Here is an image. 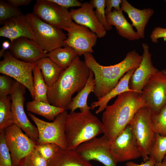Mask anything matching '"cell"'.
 <instances>
[{
    "instance_id": "cell-48",
    "label": "cell",
    "mask_w": 166,
    "mask_h": 166,
    "mask_svg": "<svg viewBox=\"0 0 166 166\" xmlns=\"http://www.w3.org/2000/svg\"><path fill=\"white\" fill-rule=\"evenodd\" d=\"M165 91H166V89H165Z\"/></svg>"
},
{
    "instance_id": "cell-24",
    "label": "cell",
    "mask_w": 166,
    "mask_h": 166,
    "mask_svg": "<svg viewBox=\"0 0 166 166\" xmlns=\"http://www.w3.org/2000/svg\"><path fill=\"white\" fill-rule=\"evenodd\" d=\"M95 85V81L93 73L91 70L86 82L83 88L74 97L67 108L70 112L75 111L79 109L80 112L90 110L91 107L88 106L87 101L89 94L93 92Z\"/></svg>"
},
{
    "instance_id": "cell-40",
    "label": "cell",
    "mask_w": 166,
    "mask_h": 166,
    "mask_svg": "<svg viewBox=\"0 0 166 166\" xmlns=\"http://www.w3.org/2000/svg\"><path fill=\"white\" fill-rule=\"evenodd\" d=\"M121 0H105V11L106 16L112 11V8H113L114 10L117 11L121 10Z\"/></svg>"
},
{
    "instance_id": "cell-8",
    "label": "cell",
    "mask_w": 166,
    "mask_h": 166,
    "mask_svg": "<svg viewBox=\"0 0 166 166\" xmlns=\"http://www.w3.org/2000/svg\"><path fill=\"white\" fill-rule=\"evenodd\" d=\"M0 62V73L12 78L24 86L34 98L33 70L36 63L27 62L18 59L7 51Z\"/></svg>"
},
{
    "instance_id": "cell-35",
    "label": "cell",
    "mask_w": 166,
    "mask_h": 166,
    "mask_svg": "<svg viewBox=\"0 0 166 166\" xmlns=\"http://www.w3.org/2000/svg\"><path fill=\"white\" fill-rule=\"evenodd\" d=\"M59 147L52 143L36 144L35 149L39 153L48 161L57 152Z\"/></svg>"
},
{
    "instance_id": "cell-33",
    "label": "cell",
    "mask_w": 166,
    "mask_h": 166,
    "mask_svg": "<svg viewBox=\"0 0 166 166\" xmlns=\"http://www.w3.org/2000/svg\"><path fill=\"white\" fill-rule=\"evenodd\" d=\"M105 0H91L89 3L95 9V14L100 23L106 30H110L112 26L108 22L105 14Z\"/></svg>"
},
{
    "instance_id": "cell-18",
    "label": "cell",
    "mask_w": 166,
    "mask_h": 166,
    "mask_svg": "<svg viewBox=\"0 0 166 166\" xmlns=\"http://www.w3.org/2000/svg\"><path fill=\"white\" fill-rule=\"evenodd\" d=\"M70 13L72 20L78 25L84 26L95 33L98 38L105 36L106 30L98 21L89 3L85 2L77 9L72 8Z\"/></svg>"
},
{
    "instance_id": "cell-43",
    "label": "cell",
    "mask_w": 166,
    "mask_h": 166,
    "mask_svg": "<svg viewBox=\"0 0 166 166\" xmlns=\"http://www.w3.org/2000/svg\"><path fill=\"white\" fill-rule=\"evenodd\" d=\"M10 46V43L8 41H4L2 45V48L0 51V57H3L4 53L6 50L9 49Z\"/></svg>"
},
{
    "instance_id": "cell-19",
    "label": "cell",
    "mask_w": 166,
    "mask_h": 166,
    "mask_svg": "<svg viewBox=\"0 0 166 166\" xmlns=\"http://www.w3.org/2000/svg\"><path fill=\"white\" fill-rule=\"evenodd\" d=\"M0 36L9 39L10 43L21 37L34 39L33 30L26 15L23 14L6 22L0 28Z\"/></svg>"
},
{
    "instance_id": "cell-9",
    "label": "cell",
    "mask_w": 166,
    "mask_h": 166,
    "mask_svg": "<svg viewBox=\"0 0 166 166\" xmlns=\"http://www.w3.org/2000/svg\"><path fill=\"white\" fill-rule=\"evenodd\" d=\"M4 136L13 166H19L22 160L31 153L37 144L14 124L5 129Z\"/></svg>"
},
{
    "instance_id": "cell-34",
    "label": "cell",
    "mask_w": 166,
    "mask_h": 166,
    "mask_svg": "<svg viewBox=\"0 0 166 166\" xmlns=\"http://www.w3.org/2000/svg\"><path fill=\"white\" fill-rule=\"evenodd\" d=\"M5 130L0 131V166H13L10 154L5 140Z\"/></svg>"
},
{
    "instance_id": "cell-41",
    "label": "cell",
    "mask_w": 166,
    "mask_h": 166,
    "mask_svg": "<svg viewBox=\"0 0 166 166\" xmlns=\"http://www.w3.org/2000/svg\"><path fill=\"white\" fill-rule=\"evenodd\" d=\"M156 160L152 157H149V159L144 163L139 164L132 161H128L125 164L126 166H155Z\"/></svg>"
},
{
    "instance_id": "cell-47",
    "label": "cell",
    "mask_w": 166,
    "mask_h": 166,
    "mask_svg": "<svg viewBox=\"0 0 166 166\" xmlns=\"http://www.w3.org/2000/svg\"><path fill=\"white\" fill-rule=\"evenodd\" d=\"M163 160H165V161H166V155L165 156V157H164V158Z\"/></svg>"
},
{
    "instance_id": "cell-36",
    "label": "cell",
    "mask_w": 166,
    "mask_h": 166,
    "mask_svg": "<svg viewBox=\"0 0 166 166\" xmlns=\"http://www.w3.org/2000/svg\"><path fill=\"white\" fill-rule=\"evenodd\" d=\"M13 82L10 77L7 76H0V96L10 95L12 92Z\"/></svg>"
},
{
    "instance_id": "cell-7",
    "label": "cell",
    "mask_w": 166,
    "mask_h": 166,
    "mask_svg": "<svg viewBox=\"0 0 166 166\" xmlns=\"http://www.w3.org/2000/svg\"><path fill=\"white\" fill-rule=\"evenodd\" d=\"M66 110L60 113L52 122L39 119L31 113L28 114L36 125L38 137L37 144L52 143L63 149L67 148L65 134V124L68 114Z\"/></svg>"
},
{
    "instance_id": "cell-4",
    "label": "cell",
    "mask_w": 166,
    "mask_h": 166,
    "mask_svg": "<svg viewBox=\"0 0 166 166\" xmlns=\"http://www.w3.org/2000/svg\"><path fill=\"white\" fill-rule=\"evenodd\" d=\"M65 131L67 148L73 150L104 132L102 122L90 110L68 113Z\"/></svg>"
},
{
    "instance_id": "cell-37",
    "label": "cell",
    "mask_w": 166,
    "mask_h": 166,
    "mask_svg": "<svg viewBox=\"0 0 166 166\" xmlns=\"http://www.w3.org/2000/svg\"><path fill=\"white\" fill-rule=\"evenodd\" d=\"M30 156L32 166H48V161L35 148L30 154Z\"/></svg>"
},
{
    "instance_id": "cell-3",
    "label": "cell",
    "mask_w": 166,
    "mask_h": 166,
    "mask_svg": "<svg viewBox=\"0 0 166 166\" xmlns=\"http://www.w3.org/2000/svg\"><path fill=\"white\" fill-rule=\"evenodd\" d=\"M90 70L85 61L77 56L70 65L62 71L55 83L48 88L49 103L66 110L73 95L85 86Z\"/></svg>"
},
{
    "instance_id": "cell-29",
    "label": "cell",
    "mask_w": 166,
    "mask_h": 166,
    "mask_svg": "<svg viewBox=\"0 0 166 166\" xmlns=\"http://www.w3.org/2000/svg\"><path fill=\"white\" fill-rule=\"evenodd\" d=\"M10 96H0V131L14 124Z\"/></svg>"
},
{
    "instance_id": "cell-22",
    "label": "cell",
    "mask_w": 166,
    "mask_h": 166,
    "mask_svg": "<svg viewBox=\"0 0 166 166\" xmlns=\"http://www.w3.org/2000/svg\"><path fill=\"white\" fill-rule=\"evenodd\" d=\"M136 69L129 70L121 77L115 88L105 96L92 103L91 107L92 109L98 108L95 112L96 114L104 111L109 101L112 98L124 92L132 91L129 88V82L132 75Z\"/></svg>"
},
{
    "instance_id": "cell-1",
    "label": "cell",
    "mask_w": 166,
    "mask_h": 166,
    "mask_svg": "<svg viewBox=\"0 0 166 166\" xmlns=\"http://www.w3.org/2000/svg\"><path fill=\"white\" fill-rule=\"evenodd\" d=\"M140 93L131 91L118 96L114 103L107 105L102 118L104 134L113 141L128 125L137 111L146 105Z\"/></svg>"
},
{
    "instance_id": "cell-39",
    "label": "cell",
    "mask_w": 166,
    "mask_h": 166,
    "mask_svg": "<svg viewBox=\"0 0 166 166\" xmlns=\"http://www.w3.org/2000/svg\"><path fill=\"white\" fill-rule=\"evenodd\" d=\"M150 37L151 41L154 43H158L160 38H166V28L159 26L155 27L152 31Z\"/></svg>"
},
{
    "instance_id": "cell-20",
    "label": "cell",
    "mask_w": 166,
    "mask_h": 166,
    "mask_svg": "<svg viewBox=\"0 0 166 166\" xmlns=\"http://www.w3.org/2000/svg\"><path fill=\"white\" fill-rule=\"evenodd\" d=\"M121 6L122 10L128 14L140 38H144L145 27L154 13L153 10L151 8L139 9L126 0H121Z\"/></svg>"
},
{
    "instance_id": "cell-5",
    "label": "cell",
    "mask_w": 166,
    "mask_h": 166,
    "mask_svg": "<svg viewBox=\"0 0 166 166\" xmlns=\"http://www.w3.org/2000/svg\"><path fill=\"white\" fill-rule=\"evenodd\" d=\"M26 16L34 32V41L43 50L48 53L66 45L67 34L62 30L44 22L33 13Z\"/></svg>"
},
{
    "instance_id": "cell-2",
    "label": "cell",
    "mask_w": 166,
    "mask_h": 166,
    "mask_svg": "<svg viewBox=\"0 0 166 166\" xmlns=\"http://www.w3.org/2000/svg\"><path fill=\"white\" fill-rule=\"evenodd\" d=\"M83 56L85 61L94 74L95 85L93 93L97 99L115 88L129 70L137 68L142 59V55L134 50L128 52L124 59L119 63L103 66L97 61L92 53H86Z\"/></svg>"
},
{
    "instance_id": "cell-23",
    "label": "cell",
    "mask_w": 166,
    "mask_h": 166,
    "mask_svg": "<svg viewBox=\"0 0 166 166\" xmlns=\"http://www.w3.org/2000/svg\"><path fill=\"white\" fill-rule=\"evenodd\" d=\"M106 18L108 23L115 27L118 34L121 37L130 41L140 39L136 32L133 30L132 24L124 17L122 10L117 11L113 10L106 16Z\"/></svg>"
},
{
    "instance_id": "cell-12",
    "label": "cell",
    "mask_w": 166,
    "mask_h": 166,
    "mask_svg": "<svg viewBox=\"0 0 166 166\" xmlns=\"http://www.w3.org/2000/svg\"><path fill=\"white\" fill-rule=\"evenodd\" d=\"M109 143L110 153L117 164L142 157L140 148L129 124L113 141Z\"/></svg>"
},
{
    "instance_id": "cell-27",
    "label": "cell",
    "mask_w": 166,
    "mask_h": 166,
    "mask_svg": "<svg viewBox=\"0 0 166 166\" xmlns=\"http://www.w3.org/2000/svg\"><path fill=\"white\" fill-rule=\"evenodd\" d=\"M77 56L75 50L68 45L55 49L47 54V57L63 70L69 66Z\"/></svg>"
},
{
    "instance_id": "cell-31",
    "label": "cell",
    "mask_w": 166,
    "mask_h": 166,
    "mask_svg": "<svg viewBox=\"0 0 166 166\" xmlns=\"http://www.w3.org/2000/svg\"><path fill=\"white\" fill-rule=\"evenodd\" d=\"M151 119L155 133L166 136V105L159 111L152 112Z\"/></svg>"
},
{
    "instance_id": "cell-25",
    "label": "cell",
    "mask_w": 166,
    "mask_h": 166,
    "mask_svg": "<svg viewBox=\"0 0 166 166\" xmlns=\"http://www.w3.org/2000/svg\"><path fill=\"white\" fill-rule=\"evenodd\" d=\"M27 111L43 117L49 121H53L60 113L65 111L64 109L40 101L33 99L26 105Z\"/></svg>"
},
{
    "instance_id": "cell-38",
    "label": "cell",
    "mask_w": 166,
    "mask_h": 166,
    "mask_svg": "<svg viewBox=\"0 0 166 166\" xmlns=\"http://www.w3.org/2000/svg\"><path fill=\"white\" fill-rule=\"evenodd\" d=\"M67 9L74 7H80L83 3L77 0H49Z\"/></svg>"
},
{
    "instance_id": "cell-32",
    "label": "cell",
    "mask_w": 166,
    "mask_h": 166,
    "mask_svg": "<svg viewBox=\"0 0 166 166\" xmlns=\"http://www.w3.org/2000/svg\"><path fill=\"white\" fill-rule=\"evenodd\" d=\"M23 14L21 10L7 1H0V23L3 25L8 20Z\"/></svg>"
},
{
    "instance_id": "cell-30",
    "label": "cell",
    "mask_w": 166,
    "mask_h": 166,
    "mask_svg": "<svg viewBox=\"0 0 166 166\" xmlns=\"http://www.w3.org/2000/svg\"><path fill=\"white\" fill-rule=\"evenodd\" d=\"M166 155V136L155 133L154 142L151 149L149 157L156 162H161Z\"/></svg>"
},
{
    "instance_id": "cell-44",
    "label": "cell",
    "mask_w": 166,
    "mask_h": 166,
    "mask_svg": "<svg viewBox=\"0 0 166 166\" xmlns=\"http://www.w3.org/2000/svg\"><path fill=\"white\" fill-rule=\"evenodd\" d=\"M19 166H32L31 162L30 154L22 160Z\"/></svg>"
},
{
    "instance_id": "cell-42",
    "label": "cell",
    "mask_w": 166,
    "mask_h": 166,
    "mask_svg": "<svg viewBox=\"0 0 166 166\" xmlns=\"http://www.w3.org/2000/svg\"><path fill=\"white\" fill-rule=\"evenodd\" d=\"M6 1L13 6L18 7L19 6L28 5L31 2V0H8Z\"/></svg>"
},
{
    "instance_id": "cell-6",
    "label": "cell",
    "mask_w": 166,
    "mask_h": 166,
    "mask_svg": "<svg viewBox=\"0 0 166 166\" xmlns=\"http://www.w3.org/2000/svg\"><path fill=\"white\" fill-rule=\"evenodd\" d=\"M152 112L151 109L147 105L141 107L135 113L129 124L140 148L144 162L149 159L154 141L155 133L152 122Z\"/></svg>"
},
{
    "instance_id": "cell-13",
    "label": "cell",
    "mask_w": 166,
    "mask_h": 166,
    "mask_svg": "<svg viewBox=\"0 0 166 166\" xmlns=\"http://www.w3.org/2000/svg\"><path fill=\"white\" fill-rule=\"evenodd\" d=\"M109 141L104 134L83 143L75 149L85 160L98 161L105 166H117V163L110 153Z\"/></svg>"
},
{
    "instance_id": "cell-14",
    "label": "cell",
    "mask_w": 166,
    "mask_h": 166,
    "mask_svg": "<svg viewBox=\"0 0 166 166\" xmlns=\"http://www.w3.org/2000/svg\"><path fill=\"white\" fill-rule=\"evenodd\" d=\"M166 75L158 70L143 88L141 97L152 112L159 111L166 105Z\"/></svg>"
},
{
    "instance_id": "cell-45",
    "label": "cell",
    "mask_w": 166,
    "mask_h": 166,
    "mask_svg": "<svg viewBox=\"0 0 166 166\" xmlns=\"http://www.w3.org/2000/svg\"><path fill=\"white\" fill-rule=\"evenodd\" d=\"M155 166H166V161L163 160L161 162H156Z\"/></svg>"
},
{
    "instance_id": "cell-26",
    "label": "cell",
    "mask_w": 166,
    "mask_h": 166,
    "mask_svg": "<svg viewBox=\"0 0 166 166\" xmlns=\"http://www.w3.org/2000/svg\"><path fill=\"white\" fill-rule=\"evenodd\" d=\"M36 64L48 88L55 83L64 70L48 57L39 60Z\"/></svg>"
},
{
    "instance_id": "cell-21",
    "label": "cell",
    "mask_w": 166,
    "mask_h": 166,
    "mask_svg": "<svg viewBox=\"0 0 166 166\" xmlns=\"http://www.w3.org/2000/svg\"><path fill=\"white\" fill-rule=\"evenodd\" d=\"M48 166H93L78 154L75 150L59 147L55 155L48 161Z\"/></svg>"
},
{
    "instance_id": "cell-15",
    "label": "cell",
    "mask_w": 166,
    "mask_h": 166,
    "mask_svg": "<svg viewBox=\"0 0 166 166\" xmlns=\"http://www.w3.org/2000/svg\"><path fill=\"white\" fill-rule=\"evenodd\" d=\"M66 31L67 34L65 43L72 48L79 57L86 53H92L95 45L97 35L88 28L73 22Z\"/></svg>"
},
{
    "instance_id": "cell-11",
    "label": "cell",
    "mask_w": 166,
    "mask_h": 166,
    "mask_svg": "<svg viewBox=\"0 0 166 166\" xmlns=\"http://www.w3.org/2000/svg\"><path fill=\"white\" fill-rule=\"evenodd\" d=\"M33 13L44 22L66 31L73 22L68 9L49 0H37Z\"/></svg>"
},
{
    "instance_id": "cell-16",
    "label": "cell",
    "mask_w": 166,
    "mask_h": 166,
    "mask_svg": "<svg viewBox=\"0 0 166 166\" xmlns=\"http://www.w3.org/2000/svg\"><path fill=\"white\" fill-rule=\"evenodd\" d=\"M142 47L143 53L141 61L132 75L129 85L131 90L140 93L149 79L159 70L153 65L148 45L143 43Z\"/></svg>"
},
{
    "instance_id": "cell-17",
    "label": "cell",
    "mask_w": 166,
    "mask_h": 166,
    "mask_svg": "<svg viewBox=\"0 0 166 166\" xmlns=\"http://www.w3.org/2000/svg\"><path fill=\"white\" fill-rule=\"evenodd\" d=\"M9 52L16 58L24 62L36 63L47 57V53L43 50L33 40L21 37L10 43Z\"/></svg>"
},
{
    "instance_id": "cell-28",
    "label": "cell",
    "mask_w": 166,
    "mask_h": 166,
    "mask_svg": "<svg viewBox=\"0 0 166 166\" xmlns=\"http://www.w3.org/2000/svg\"><path fill=\"white\" fill-rule=\"evenodd\" d=\"M33 87L34 98L47 103L48 87L45 83L41 72L36 65L33 70Z\"/></svg>"
},
{
    "instance_id": "cell-46",
    "label": "cell",
    "mask_w": 166,
    "mask_h": 166,
    "mask_svg": "<svg viewBox=\"0 0 166 166\" xmlns=\"http://www.w3.org/2000/svg\"><path fill=\"white\" fill-rule=\"evenodd\" d=\"M161 72L166 75V69H164L162 70Z\"/></svg>"
},
{
    "instance_id": "cell-10",
    "label": "cell",
    "mask_w": 166,
    "mask_h": 166,
    "mask_svg": "<svg viewBox=\"0 0 166 166\" xmlns=\"http://www.w3.org/2000/svg\"><path fill=\"white\" fill-rule=\"evenodd\" d=\"M26 88L18 81H14L12 92L10 95L14 124L37 143L38 137V129L29 121L24 109Z\"/></svg>"
}]
</instances>
